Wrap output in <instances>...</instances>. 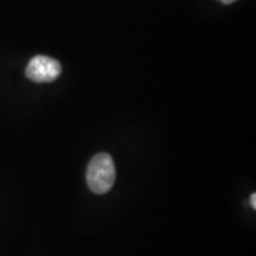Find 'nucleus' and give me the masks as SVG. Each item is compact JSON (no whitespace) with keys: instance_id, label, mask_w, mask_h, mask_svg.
Listing matches in <instances>:
<instances>
[{"instance_id":"nucleus-1","label":"nucleus","mask_w":256,"mask_h":256,"mask_svg":"<svg viewBox=\"0 0 256 256\" xmlns=\"http://www.w3.org/2000/svg\"><path fill=\"white\" fill-rule=\"evenodd\" d=\"M116 171L113 158L107 153H98L89 162L87 183L89 188L98 194H107L113 188Z\"/></svg>"},{"instance_id":"nucleus-3","label":"nucleus","mask_w":256,"mask_h":256,"mask_svg":"<svg viewBox=\"0 0 256 256\" xmlns=\"http://www.w3.org/2000/svg\"><path fill=\"white\" fill-rule=\"evenodd\" d=\"M250 204L254 208V209H256V194H252V197H250Z\"/></svg>"},{"instance_id":"nucleus-2","label":"nucleus","mask_w":256,"mask_h":256,"mask_svg":"<svg viewBox=\"0 0 256 256\" xmlns=\"http://www.w3.org/2000/svg\"><path fill=\"white\" fill-rule=\"evenodd\" d=\"M62 72V66L52 57L38 55L28 62L25 75L36 83H49L55 81Z\"/></svg>"},{"instance_id":"nucleus-4","label":"nucleus","mask_w":256,"mask_h":256,"mask_svg":"<svg viewBox=\"0 0 256 256\" xmlns=\"http://www.w3.org/2000/svg\"><path fill=\"white\" fill-rule=\"evenodd\" d=\"M220 2H223V4H232V2H238V0H220Z\"/></svg>"}]
</instances>
